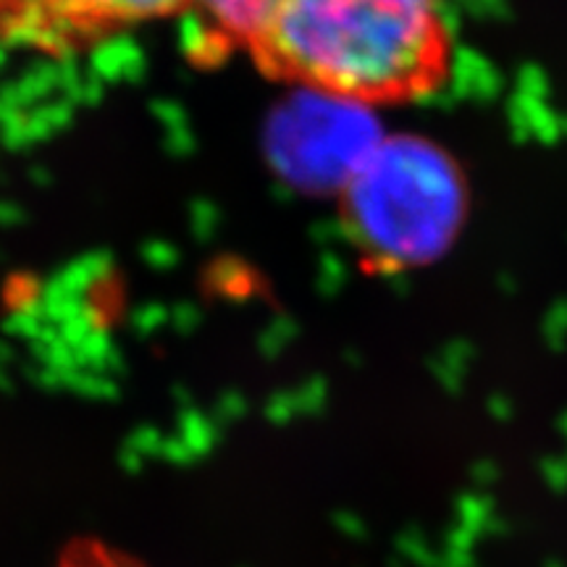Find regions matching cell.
<instances>
[{"mask_svg":"<svg viewBox=\"0 0 567 567\" xmlns=\"http://www.w3.org/2000/svg\"><path fill=\"white\" fill-rule=\"evenodd\" d=\"M276 76L381 103L415 95L442 74L439 0H281L252 45Z\"/></svg>","mask_w":567,"mask_h":567,"instance_id":"obj_1","label":"cell"},{"mask_svg":"<svg viewBox=\"0 0 567 567\" xmlns=\"http://www.w3.org/2000/svg\"><path fill=\"white\" fill-rule=\"evenodd\" d=\"M59 567H140V565H134L132 557L124 555V551H118L116 547L84 538V542H76L63 549Z\"/></svg>","mask_w":567,"mask_h":567,"instance_id":"obj_6","label":"cell"},{"mask_svg":"<svg viewBox=\"0 0 567 567\" xmlns=\"http://www.w3.org/2000/svg\"><path fill=\"white\" fill-rule=\"evenodd\" d=\"M281 0H187L184 13L193 21L197 45L205 53L250 48L271 21Z\"/></svg>","mask_w":567,"mask_h":567,"instance_id":"obj_5","label":"cell"},{"mask_svg":"<svg viewBox=\"0 0 567 567\" xmlns=\"http://www.w3.org/2000/svg\"><path fill=\"white\" fill-rule=\"evenodd\" d=\"M347 221L381 266H417L452 245L465 189L455 161L417 137H384L342 189Z\"/></svg>","mask_w":567,"mask_h":567,"instance_id":"obj_2","label":"cell"},{"mask_svg":"<svg viewBox=\"0 0 567 567\" xmlns=\"http://www.w3.org/2000/svg\"><path fill=\"white\" fill-rule=\"evenodd\" d=\"M187 0H0V42L21 53L71 55L184 13Z\"/></svg>","mask_w":567,"mask_h":567,"instance_id":"obj_4","label":"cell"},{"mask_svg":"<svg viewBox=\"0 0 567 567\" xmlns=\"http://www.w3.org/2000/svg\"><path fill=\"white\" fill-rule=\"evenodd\" d=\"M381 140L368 103L310 90L279 124L276 151L297 182L342 193Z\"/></svg>","mask_w":567,"mask_h":567,"instance_id":"obj_3","label":"cell"}]
</instances>
